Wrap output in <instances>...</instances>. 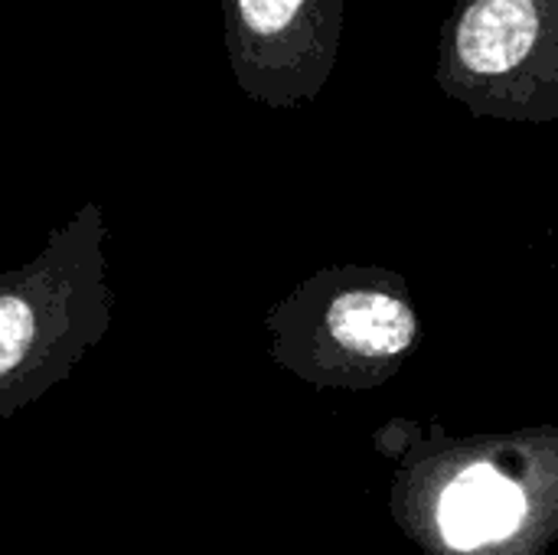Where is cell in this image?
I'll return each mask as SVG.
<instances>
[{"label":"cell","instance_id":"obj_1","mask_svg":"<svg viewBox=\"0 0 558 555\" xmlns=\"http://www.w3.org/2000/svg\"><path fill=\"white\" fill-rule=\"evenodd\" d=\"M389 510L425 555H546L558 540V425L487 435L392 422Z\"/></svg>","mask_w":558,"mask_h":555},{"label":"cell","instance_id":"obj_2","mask_svg":"<svg viewBox=\"0 0 558 555\" xmlns=\"http://www.w3.org/2000/svg\"><path fill=\"white\" fill-rule=\"evenodd\" d=\"M105 239L101 209L85 206L36 258L0 275V422L65 383L105 340L114 311Z\"/></svg>","mask_w":558,"mask_h":555},{"label":"cell","instance_id":"obj_3","mask_svg":"<svg viewBox=\"0 0 558 555\" xmlns=\"http://www.w3.org/2000/svg\"><path fill=\"white\" fill-rule=\"evenodd\" d=\"M265 327L281 370L314 389L366 393L415 357L422 321L412 288L383 265H330L278 301Z\"/></svg>","mask_w":558,"mask_h":555},{"label":"cell","instance_id":"obj_4","mask_svg":"<svg viewBox=\"0 0 558 555\" xmlns=\"http://www.w3.org/2000/svg\"><path fill=\"white\" fill-rule=\"evenodd\" d=\"M546 36L539 0H474L454 36L461 79L507 101L504 114H520V72Z\"/></svg>","mask_w":558,"mask_h":555},{"label":"cell","instance_id":"obj_5","mask_svg":"<svg viewBox=\"0 0 558 555\" xmlns=\"http://www.w3.org/2000/svg\"><path fill=\"white\" fill-rule=\"evenodd\" d=\"M307 10L311 0H239V20L255 43H284Z\"/></svg>","mask_w":558,"mask_h":555}]
</instances>
